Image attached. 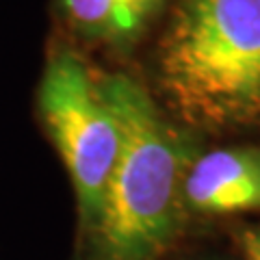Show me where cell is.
Segmentation results:
<instances>
[{"mask_svg": "<svg viewBox=\"0 0 260 260\" xmlns=\"http://www.w3.org/2000/svg\"><path fill=\"white\" fill-rule=\"evenodd\" d=\"M100 83L119 121L121 150L100 219L80 241L83 260H162L189 219L182 186L198 150L139 80L109 74Z\"/></svg>", "mask_w": 260, "mask_h": 260, "instance_id": "cell-1", "label": "cell"}, {"mask_svg": "<svg viewBox=\"0 0 260 260\" xmlns=\"http://www.w3.org/2000/svg\"><path fill=\"white\" fill-rule=\"evenodd\" d=\"M63 13L78 35L111 48H130L150 20L128 0H61Z\"/></svg>", "mask_w": 260, "mask_h": 260, "instance_id": "cell-5", "label": "cell"}, {"mask_svg": "<svg viewBox=\"0 0 260 260\" xmlns=\"http://www.w3.org/2000/svg\"><path fill=\"white\" fill-rule=\"evenodd\" d=\"M128 3L152 22V18L158 13V9L162 7V3H165V0H128Z\"/></svg>", "mask_w": 260, "mask_h": 260, "instance_id": "cell-7", "label": "cell"}, {"mask_svg": "<svg viewBox=\"0 0 260 260\" xmlns=\"http://www.w3.org/2000/svg\"><path fill=\"white\" fill-rule=\"evenodd\" d=\"M37 117L70 176L78 237L85 241L102 213L121 150V128L100 76L70 48L52 52L46 63L37 87Z\"/></svg>", "mask_w": 260, "mask_h": 260, "instance_id": "cell-3", "label": "cell"}, {"mask_svg": "<svg viewBox=\"0 0 260 260\" xmlns=\"http://www.w3.org/2000/svg\"><path fill=\"white\" fill-rule=\"evenodd\" d=\"M156 76L180 126L260 128V0H180Z\"/></svg>", "mask_w": 260, "mask_h": 260, "instance_id": "cell-2", "label": "cell"}, {"mask_svg": "<svg viewBox=\"0 0 260 260\" xmlns=\"http://www.w3.org/2000/svg\"><path fill=\"white\" fill-rule=\"evenodd\" d=\"M186 215L260 213V145H228L195 154L184 174Z\"/></svg>", "mask_w": 260, "mask_h": 260, "instance_id": "cell-4", "label": "cell"}, {"mask_svg": "<svg viewBox=\"0 0 260 260\" xmlns=\"http://www.w3.org/2000/svg\"><path fill=\"white\" fill-rule=\"evenodd\" d=\"M239 247L245 260H260V225L243 228L239 232Z\"/></svg>", "mask_w": 260, "mask_h": 260, "instance_id": "cell-6", "label": "cell"}]
</instances>
